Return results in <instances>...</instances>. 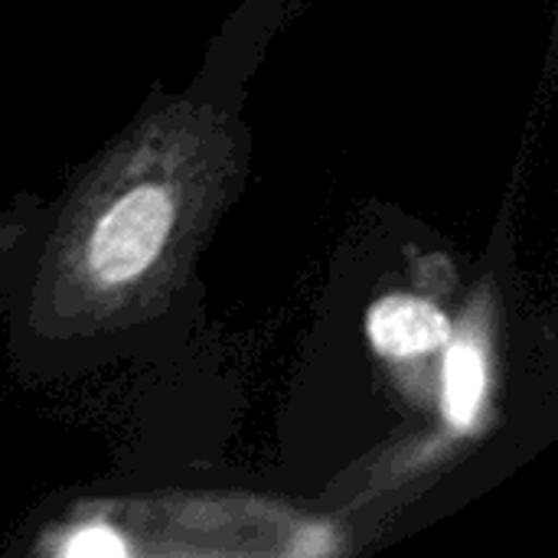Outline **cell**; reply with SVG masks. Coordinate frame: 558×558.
<instances>
[{"label": "cell", "mask_w": 558, "mask_h": 558, "mask_svg": "<svg viewBox=\"0 0 558 558\" xmlns=\"http://www.w3.org/2000/svg\"><path fill=\"white\" fill-rule=\"evenodd\" d=\"M170 199L160 186H141L118 199L95 229L92 265L105 281L141 275L160 252L170 229Z\"/></svg>", "instance_id": "1"}, {"label": "cell", "mask_w": 558, "mask_h": 558, "mask_svg": "<svg viewBox=\"0 0 558 558\" xmlns=\"http://www.w3.org/2000/svg\"><path fill=\"white\" fill-rule=\"evenodd\" d=\"M369 340L383 356H422L451 340V324L435 304L396 294L369 311Z\"/></svg>", "instance_id": "2"}, {"label": "cell", "mask_w": 558, "mask_h": 558, "mask_svg": "<svg viewBox=\"0 0 558 558\" xmlns=\"http://www.w3.org/2000/svg\"><path fill=\"white\" fill-rule=\"evenodd\" d=\"M487 373L484 356L471 340H458L445 356V415L458 428H468L477 418L484 399Z\"/></svg>", "instance_id": "3"}, {"label": "cell", "mask_w": 558, "mask_h": 558, "mask_svg": "<svg viewBox=\"0 0 558 558\" xmlns=\"http://www.w3.org/2000/svg\"><path fill=\"white\" fill-rule=\"evenodd\" d=\"M65 553L75 558H118L124 556V543L108 530H82Z\"/></svg>", "instance_id": "4"}]
</instances>
